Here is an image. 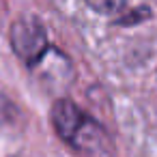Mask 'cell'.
Returning <instances> with one entry per match:
<instances>
[{
    "label": "cell",
    "mask_w": 157,
    "mask_h": 157,
    "mask_svg": "<svg viewBox=\"0 0 157 157\" xmlns=\"http://www.w3.org/2000/svg\"><path fill=\"white\" fill-rule=\"evenodd\" d=\"M50 121L58 138L82 157H112L114 146L108 131L73 99L60 97L52 103Z\"/></svg>",
    "instance_id": "cell-1"
},
{
    "label": "cell",
    "mask_w": 157,
    "mask_h": 157,
    "mask_svg": "<svg viewBox=\"0 0 157 157\" xmlns=\"http://www.w3.org/2000/svg\"><path fill=\"white\" fill-rule=\"evenodd\" d=\"M11 45L15 56L30 69L39 67L41 60L52 52L48 28L39 15H20L11 24Z\"/></svg>",
    "instance_id": "cell-2"
},
{
    "label": "cell",
    "mask_w": 157,
    "mask_h": 157,
    "mask_svg": "<svg viewBox=\"0 0 157 157\" xmlns=\"http://www.w3.org/2000/svg\"><path fill=\"white\" fill-rule=\"evenodd\" d=\"M148 17H151V7L148 5H138V7L127 5L123 9V13L112 20V24H116V26H136L140 22H146Z\"/></svg>",
    "instance_id": "cell-3"
}]
</instances>
